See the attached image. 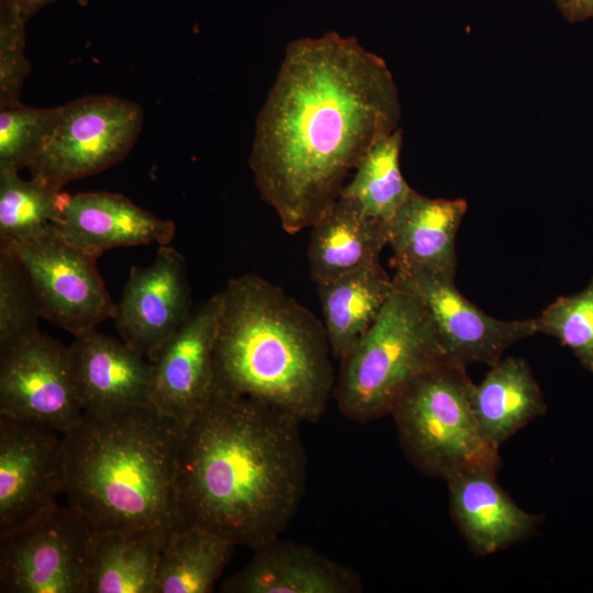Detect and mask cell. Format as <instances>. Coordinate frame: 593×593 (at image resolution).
I'll list each match as a JSON object with an SVG mask.
<instances>
[{
    "label": "cell",
    "instance_id": "cell-1",
    "mask_svg": "<svg viewBox=\"0 0 593 593\" xmlns=\"http://www.w3.org/2000/svg\"><path fill=\"white\" fill-rule=\"evenodd\" d=\"M400 119L387 63L356 37L328 32L290 42L249 155L255 184L282 228L295 234L311 227Z\"/></svg>",
    "mask_w": 593,
    "mask_h": 593
},
{
    "label": "cell",
    "instance_id": "cell-2",
    "mask_svg": "<svg viewBox=\"0 0 593 593\" xmlns=\"http://www.w3.org/2000/svg\"><path fill=\"white\" fill-rule=\"evenodd\" d=\"M300 424L277 409L214 388L181 428L176 470L181 525L253 549L278 538L305 486Z\"/></svg>",
    "mask_w": 593,
    "mask_h": 593
},
{
    "label": "cell",
    "instance_id": "cell-3",
    "mask_svg": "<svg viewBox=\"0 0 593 593\" xmlns=\"http://www.w3.org/2000/svg\"><path fill=\"white\" fill-rule=\"evenodd\" d=\"M221 293L214 388L318 422L336 382L323 322L256 275L231 279Z\"/></svg>",
    "mask_w": 593,
    "mask_h": 593
},
{
    "label": "cell",
    "instance_id": "cell-4",
    "mask_svg": "<svg viewBox=\"0 0 593 593\" xmlns=\"http://www.w3.org/2000/svg\"><path fill=\"white\" fill-rule=\"evenodd\" d=\"M181 426L153 405L83 412L64 434L68 504L96 532L181 527L176 470Z\"/></svg>",
    "mask_w": 593,
    "mask_h": 593
},
{
    "label": "cell",
    "instance_id": "cell-5",
    "mask_svg": "<svg viewBox=\"0 0 593 593\" xmlns=\"http://www.w3.org/2000/svg\"><path fill=\"white\" fill-rule=\"evenodd\" d=\"M395 284L373 324L340 359L334 396L350 419L391 414L407 387L447 358L422 300Z\"/></svg>",
    "mask_w": 593,
    "mask_h": 593
},
{
    "label": "cell",
    "instance_id": "cell-6",
    "mask_svg": "<svg viewBox=\"0 0 593 593\" xmlns=\"http://www.w3.org/2000/svg\"><path fill=\"white\" fill-rule=\"evenodd\" d=\"M474 383L466 365L445 358L416 378L396 401L393 416L410 461L428 475L496 473L499 449L483 436L472 405Z\"/></svg>",
    "mask_w": 593,
    "mask_h": 593
},
{
    "label": "cell",
    "instance_id": "cell-7",
    "mask_svg": "<svg viewBox=\"0 0 593 593\" xmlns=\"http://www.w3.org/2000/svg\"><path fill=\"white\" fill-rule=\"evenodd\" d=\"M144 123L139 104L119 97L87 96L58 107L56 120L32 165L31 177L56 190L121 161Z\"/></svg>",
    "mask_w": 593,
    "mask_h": 593
},
{
    "label": "cell",
    "instance_id": "cell-8",
    "mask_svg": "<svg viewBox=\"0 0 593 593\" xmlns=\"http://www.w3.org/2000/svg\"><path fill=\"white\" fill-rule=\"evenodd\" d=\"M96 529L58 503L0 533L1 593H87Z\"/></svg>",
    "mask_w": 593,
    "mask_h": 593
},
{
    "label": "cell",
    "instance_id": "cell-9",
    "mask_svg": "<svg viewBox=\"0 0 593 593\" xmlns=\"http://www.w3.org/2000/svg\"><path fill=\"white\" fill-rule=\"evenodd\" d=\"M7 248L23 267L41 315L78 336L108 318L115 303L100 277L97 259L63 242L53 232Z\"/></svg>",
    "mask_w": 593,
    "mask_h": 593
},
{
    "label": "cell",
    "instance_id": "cell-10",
    "mask_svg": "<svg viewBox=\"0 0 593 593\" xmlns=\"http://www.w3.org/2000/svg\"><path fill=\"white\" fill-rule=\"evenodd\" d=\"M69 348L40 331L0 348V416L65 434L82 416Z\"/></svg>",
    "mask_w": 593,
    "mask_h": 593
},
{
    "label": "cell",
    "instance_id": "cell-11",
    "mask_svg": "<svg viewBox=\"0 0 593 593\" xmlns=\"http://www.w3.org/2000/svg\"><path fill=\"white\" fill-rule=\"evenodd\" d=\"M64 485V435L36 422L0 416V533L56 505Z\"/></svg>",
    "mask_w": 593,
    "mask_h": 593
},
{
    "label": "cell",
    "instance_id": "cell-12",
    "mask_svg": "<svg viewBox=\"0 0 593 593\" xmlns=\"http://www.w3.org/2000/svg\"><path fill=\"white\" fill-rule=\"evenodd\" d=\"M394 281L424 303L446 356L463 365L493 366L515 343L537 333L535 318H494L467 300L455 279L421 272L395 271Z\"/></svg>",
    "mask_w": 593,
    "mask_h": 593
},
{
    "label": "cell",
    "instance_id": "cell-13",
    "mask_svg": "<svg viewBox=\"0 0 593 593\" xmlns=\"http://www.w3.org/2000/svg\"><path fill=\"white\" fill-rule=\"evenodd\" d=\"M222 312L221 291L194 307L149 359L152 404L181 428L214 389L215 345Z\"/></svg>",
    "mask_w": 593,
    "mask_h": 593
},
{
    "label": "cell",
    "instance_id": "cell-14",
    "mask_svg": "<svg viewBox=\"0 0 593 593\" xmlns=\"http://www.w3.org/2000/svg\"><path fill=\"white\" fill-rule=\"evenodd\" d=\"M183 256L160 245L150 265L133 266L112 320L121 339L148 360L191 314Z\"/></svg>",
    "mask_w": 593,
    "mask_h": 593
},
{
    "label": "cell",
    "instance_id": "cell-15",
    "mask_svg": "<svg viewBox=\"0 0 593 593\" xmlns=\"http://www.w3.org/2000/svg\"><path fill=\"white\" fill-rule=\"evenodd\" d=\"M52 228L63 242L94 259L112 248L168 245L176 232L172 221L154 215L122 194L104 191L67 194Z\"/></svg>",
    "mask_w": 593,
    "mask_h": 593
},
{
    "label": "cell",
    "instance_id": "cell-16",
    "mask_svg": "<svg viewBox=\"0 0 593 593\" xmlns=\"http://www.w3.org/2000/svg\"><path fill=\"white\" fill-rule=\"evenodd\" d=\"M69 348L83 412L114 413L152 404V365L122 339L96 328L75 336Z\"/></svg>",
    "mask_w": 593,
    "mask_h": 593
},
{
    "label": "cell",
    "instance_id": "cell-17",
    "mask_svg": "<svg viewBox=\"0 0 593 593\" xmlns=\"http://www.w3.org/2000/svg\"><path fill=\"white\" fill-rule=\"evenodd\" d=\"M253 558L221 586L225 593H358L354 570L315 549L272 539L254 549Z\"/></svg>",
    "mask_w": 593,
    "mask_h": 593
},
{
    "label": "cell",
    "instance_id": "cell-18",
    "mask_svg": "<svg viewBox=\"0 0 593 593\" xmlns=\"http://www.w3.org/2000/svg\"><path fill=\"white\" fill-rule=\"evenodd\" d=\"M466 212L463 199H433L413 189L388 222V245L395 271L455 279L456 236Z\"/></svg>",
    "mask_w": 593,
    "mask_h": 593
},
{
    "label": "cell",
    "instance_id": "cell-19",
    "mask_svg": "<svg viewBox=\"0 0 593 593\" xmlns=\"http://www.w3.org/2000/svg\"><path fill=\"white\" fill-rule=\"evenodd\" d=\"M493 472L447 480L455 522L477 555H491L532 536L540 517L527 513L499 485Z\"/></svg>",
    "mask_w": 593,
    "mask_h": 593
},
{
    "label": "cell",
    "instance_id": "cell-20",
    "mask_svg": "<svg viewBox=\"0 0 593 593\" xmlns=\"http://www.w3.org/2000/svg\"><path fill=\"white\" fill-rule=\"evenodd\" d=\"M311 228L307 259L316 286L380 264L388 245V223L367 216L340 195Z\"/></svg>",
    "mask_w": 593,
    "mask_h": 593
},
{
    "label": "cell",
    "instance_id": "cell-21",
    "mask_svg": "<svg viewBox=\"0 0 593 593\" xmlns=\"http://www.w3.org/2000/svg\"><path fill=\"white\" fill-rule=\"evenodd\" d=\"M472 405L480 429L496 449L546 413V403L528 363L516 357L501 359L480 384H474Z\"/></svg>",
    "mask_w": 593,
    "mask_h": 593
},
{
    "label": "cell",
    "instance_id": "cell-22",
    "mask_svg": "<svg viewBox=\"0 0 593 593\" xmlns=\"http://www.w3.org/2000/svg\"><path fill=\"white\" fill-rule=\"evenodd\" d=\"M380 264L317 284L333 357L340 360L373 324L395 290Z\"/></svg>",
    "mask_w": 593,
    "mask_h": 593
},
{
    "label": "cell",
    "instance_id": "cell-23",
    "mask_svg": "<svg viewBox=\"0 0 593 593\" xmlns=\"http://www.w3.org/2000/svg\"><path fill=\"white\" fill-rule=\"evenodd\" d=\"M170 532H96L87 593H155L157 567Z\"/></svg>",
    "mask_w": 593,
    "mask_h": 593
},
{
    "label": "cell",
    "instance_id": "cell-24",
    "mask_svg": "<svg viewBox=\"0 0 593 593\" xmlns=\"http://www.w3.org/2000/svg\"><path fill=\"white\" fill-rule=\"evenodd\" d=\"M236 546L206 528L184 525L171 530L161 550L155 593H209Z\"/></svg>",
    "mask_w": 593,
    "mask_h": 593
},
{
    "label": "cell",
    "instance_id": "cell-25",
    "mask_svg": "<svg viewBox=\"0 0 593 593\" xmlns=\"http://www.w3.org/2000/svg\"><path fill=\"white\" fill-rule=\"evenodd\" d=\"M402 143L401 128L379 138L339 195L354 201L367 216L388 223L413 190L400 168Z\"/></svg>",
    "mask_w": 593,
    "mask_h": 593
},
{
    "label": "cell",
    "instance_id": "cell-26",
    "mask_svg": "<svg viewBox=\"0 0 593 593\" xmlns=\"http://www.w3.org/2000/svg\"><path fill=\"white\" fill-rule=\"evenodd\" d=\"M67 194L45 182L0 171V247L35 238L59 219Z\"/></svg>",
    "mask_w": 593,
    "mask_h": 593
},
{
    "label": "cell",
    "instance_id": "cell-27",
    "mask_svg": "<svg viewBox=\"0 0 593 593\" xmlns=\"http://www.w3.org/2000/svg\"><path fill=\"white\" fill-rule=\"evenodd\" d=\"M58 107L33 108L21 102L0 108V171L27 168L40 154Z\"/></svg>",
    "mask_w": 593,
    "mask_h": 593
},
{
    "label": "cell",
    "instance_id": "cell-28",
    "mask_svg": "<svg viewBox=\"0 0 593 593\" xmlns=\"http://www.w3.org/2000/svg\"><path fill=\"white\" fill-rule=\"evenodd\" d=\"M535 324L537 333L557 338L593 373V277L581 292L559 296L535 317Z\"/></svg>",
    "mask_w": 593,
    "mask_h": 593
},
{
    "label": "cell",
    "instance_id": "cell-29",
    "mask_svg": "<svg viewBox=\"0 0 593 593\" xmlns=\"http://www.w3.org/2000/svg\"><path fill=\"white\" fill-rule=\"evenodd\" d=\"M41 317L23 267L11 250L0 248V348L38 332Z\"/></svg>",
    "mask_w": 593,
    "mask_h": 593
},
{
    "label": "cell",
    "instance_id": "cell-30",
    "mask_svg": "<svg viewBox=\"0 0 593 593\" xmlns=\"http://www.w3.org/2000/svg\"><path fill=\"white\" fill-rule=\"evenodd\" d=\"M25 19L20 0H0V108L20 103L31 70L25 56Z\"/></svg>",
    "mask_w": 593,
    "mask_h": 593
},
{
    "label": "cell",
    "instance_id": "cell-31",
    "mask_svg": "<svg viewBox=\"0 0 593 593\" xmlns=\"http://www.w3.org/2000/svg\"><path fill=\"white\" fill-rule=\"evenodd\" d=\"M563 18L570 23L593 19V0H553Z\"/></svg>",
    "mask_w": 593,
    "mask_h": 593
},
{
    "label": "cell",
    "instance_id": "cell-32",
    "mask_svg": "<svg viewBox=\"0 0 593 593\" xmlns=\"http://www.w3.org/2000/svg\"><path fill=\"white\" fill-rule=\"evenodd\" d=\"M57 0H20V8L23 18L27 21L41 9L52 4Z\"/></svg>",
    "mask_w": 593,
    "mask_h": 593
}]
</instances>
